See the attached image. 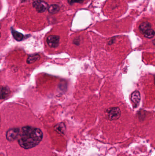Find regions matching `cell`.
I'll return each instance as SVG.
<instances>
[{"instance_id":"6da1fadb","label":"cell","mask_w":155,"mask_h":156,"mask_svg":"<svg viewBox=\"0 0 155 156\" xmlns=\"http://www.w3.org/2000/svg\"><path fill=\"white\" fill-rule=\"evenodd\" d=\"M19 134L18 143L26 149L38 145L43 138V133L40 129L29 126L23 127Z\"/></svg>"},{"instance_id":"7a4b0ae2","label":"cell","mask_w":155,"mask_h":156,"mask_svg":"<svg viewBox=\"0 0 155 156\" xmlns=\"http://www.w3.org/2000/svg\"><path fill=\"white\" fill-rule=\"evenodd\" d=\"M105 115L109 120H117L121 116V111L118 107H113L107 109L105 112Z\"/></svg>"},{"instance_id":"3957f363","label":"cell","mask_w":155,"mask_h":156,"mask_svg":"<svg viewBox=\"0 0 155 156\" xmlns=\"http://www.w3.org/2000/svg\"><path fill=\"white\" fill-rule=\"evenodd\" d=\"M33 6L38 12L42 13L48 10V5L45 1L41 0H37L33 3Z\"/></svg>"},{"instance_id":"277c9868","label":"cell","mask_w":155,"mask_h":156,"mask_svg":"<svg viewBox=\"0 0 155 156\" xmlns=\"http://www.w3.org/2000/svg\"><path fill=\"white\" fill-rule=\"evenodd\" d=\"M20 129L18 128H13L9 129L6 133V138L9 141H13L17 138L19 135Z\"/></svg>"},{"instance_id":"5b68a950","label":"cell","mask_w":155,"mask_h":156,"mask_svg":"<svg viewBox=\"0 0 155 156\" xmlns=\"http://www.w3.org/2000/svg\"><path fill=\"white\" fill-rule=\"evenodd\" d=\"M46 42L50 48H56L59 44L60 37L56 35H50L46 39Z\"/></svg>"},{"instance_id":"8992f818","label":"cell","mask_w":155,"mask_h":156,"mask_svg":"<svg viewBox=\"0 0 155 156\" xmlns=\"http://www.w3.org/2000/svg\"><path fill=\"white\" fill-rule=\"evenodd\" d=\"M131 100L134 104V107L138 106L141 101V95L138 91H135L133 92L131 97Z\"/></svg>"},{"instance_id":"52a82bcc","label":"cell","mask_w":155,"mask_h":156,"mask_svg":"<svg viewBox=\"0 0 155 156\" xmlns=\"http://www.w3.org/2000/svg\"><path fill=\"white\" fill-rule=\"evenodd\" d=\"M54 129L60 134L63 135L66 131V127L63 123H60L55 126Z\"/></svg>"},{"instance_id":"ba28073f","label":"cell","mask_w":155,"mask_h":156,"mask_svg":"<svg viewBox=\"0 0 155 156\" xmlns=\"http://www.w3.org/2000/svg\"><path fill=\"white\" fill-rule=\"evenodd\" d=\"M139 29L141 33L144 34L147 31L152 29V25L148 22H144L140 25Z\"/></svg>"},{"instance_id":"9c48e42d","label":"cell","mask_w":155,"mask_h":156,"mask_svg":"<svg viewBox=\"0 0 155 156\" xmlns=\"http://www.w3.org/2000/svg\"><path fill=\"white\" fill-rule=\"evenodd\" d=\"M10 93L9 89L7 87H0V99H4Z\"/></svg>"},{"instance_id":"30bf717a","label":"cell","mask_w":155,"mask_h":156,"mask_svg":"<svg viewBox=\"0 0 155 156\" xmlns=\"http://www.w3.org/2000/svg\"><path fill=\"white\" fill-rule=\"evenodd\" d=\"M40 59V56L38 54H31L29 55L27 59V62L28 64H33Z\"/></svg>"},{"instance_id":"8fae6325","label":"cell","mask_w":155,"mask_h":156,"mask_svg":"<svg viewBox=\"0 0 155 156\" xmlns=\"http://www.w3.org/2000/svg\"><path fill=\"white\" fill-rule=\"evenodd\" d=\"M48 12L51 14H56L60 11V7L56 4L52 5L48 7Z\"/></svg>"},{"instance_id":"7c38bea8","label":"cell","mask_w":155,"mask_h":156,"mask_svg":"<svg viewBox=\"0 0 155 156\" xmlns=\"http://www.w3.org/2000/svg\"><path fill=\"white\" fill-rule=\"evenodd\" d=\"M12 33L14 38L17 41H20L22 40V39L24 38V35L22 34L19 33L18 31L14 30L12 29Z\"/></svg>"},{"instance_id":"4fadbf2b","label":"cell","mask_w":155,"mask_h":156,"mask_svg":"<svg viewBox=\"0 0 155 156\" xmlns=\"http://www.w3.org/2000/svg\"><path fill=\"white\" fill-rule=\"evenodd\" d=\"M144 35L145 38H152L154 37L155 35V31L152 29H150L149 30L147 31L144 34Z\"/></svg>"},{"instance_id":"5bb4252c","label":"cell","mask_w":155,"mask_h":156,"mask_svg":"<svg viewBox=\"0 0 155 156\" xmlns=\"http://www.w3.org/2000/svg\"><path fill=\"white\" fill-rule=\"evenodd\" d=\"M85 0H68V2L70 5L73 4L75 3H82Z\"/></svg>"},{"instance_id":"9a60e30c","label":"cell","mask_w":155,"mask_h":156,"mask_svg":"<svg viewBox=\"0 0 155 156\" xmlns=\"http://www.w3.org/2000/svg\"><path fill=\"white\" fill-rule=\"evenodd\" d=\"M1 34L0 33V38H1Z\"/></svg>"},{"instance_id":"2e32d148","label":"cell","mask_w":155,"mask_h":156,"mask_svg":"<svg viewBox=\"0 0 155 156\" xmlns=\"http://www.w3.org/2000/svg\"><path fill=\"white\" fill-rule=\"evenodd\" d=\"M0 28H1V25H0Z\"/></svg>"}]
</instances>
